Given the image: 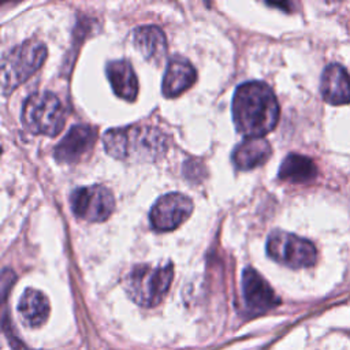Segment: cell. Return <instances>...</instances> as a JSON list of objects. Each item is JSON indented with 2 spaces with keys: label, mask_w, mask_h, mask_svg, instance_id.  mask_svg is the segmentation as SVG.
<instances>
[{
  "label": "cell",
  "mask_w": 350,
  "mask_h": 350,
  "mask_svg": "<svg viewBox=\"0 0 350 350\" xmlns=\"http://www.w3.org/2000/svg\"><path fill=\"white\" fill-rule=\"evenodd\" d=\"M279 119V104L272 89L261 81L241 83L232 97V120L246 138H262Z\"/></svg>",
  "instance_id": "cell-1"
},
{
  "label": "cell",
  "mask_w": 350,
  "mask_h": 350,
  "mask_svg": "<svg viewBox=\"0 0 350 350\" xmlns=\"http://www.w3.org/2000/svg\"><path fill=\"white\" fill-rule=\"evenodd\" d=\"M105 152L123 161H156L167 150V137L150 126L109 129L103 135Z\"/></svg>",
  "instance_id": "cell-2"
},
{
  "label": "cell",
  "mask_w": 350,
  "mask_h": 350,
  "mask_svg": "<svg viewBox=\"0 0 350 350\" xmlns=\"http://www.w3.org/2000/svg\"><path fill=\"white\" fill-rule=\"evenodd\" d=\"M174 278L171 262L165 265H135L124 280V288L130 298L145 308L156 306L167 294Z\"/></svg>",
  "instance_id": "cell-3"
},
{
  "label": "cell",
  "mask_w": 350,
  "mask_h": 350,
  "mask_svg": "<svg viewBox=\"0 0 350 350\" xmlns=\"http://www.w3.org/2000/svg\"><path fill=\"white\" fill-rule=\"evenodd\" d=\"M45 57L46 46L36 40H27L11 48L1 60L3 93H11L31 77L41 67Z\"/></svg>",
  "instance_id": "cell-4"
},
{
  "label": "cell",
  "mask_w": 350,
  "mask_h": 350,
  "mask_svg": "<svg viewBox=\"0 0 350 350\" xmlns=\"http://www.w3.org/2000/svg\"><path fill=\"white\" fill-rule=\"evenodd\" d=\"M21 118L30 133L53 137L64 126L66 111L53 93L36 92L25 100Z\"/></svg>",
  "instance_id": "cell-5"
},
{
  "label": "cell",
  "mask_w": 350,
  "mask_h": 350,
  "mask_svg": "<svg viewBox=\"0 0 350 350\" xmlns=\"http://www.w3.org/2000/svg\"><path fill=\"white\" fill-rule=\"evenodd\" d=\"M267 253L276 262L294 269L312 267L317 258L316 247L310 241L280 230L269 234Z\"/></svg>",
  "instance_id": "cell-6"
},
{
  "label": "cell",
  "mask_w": 350,
  "mask_h": 350,
  "mask_svg": "<svg viewBox=\"0 0 350 350\" xmlns=\"http://www.w3.org/2000/svg\"><path fill=\"white\" fill-rule=\"evenodd\" d=\"M70 204L72 213L88 221H103L115 208L112 193L98 185L77 187L70 196Z\"/></svg>",
  "instance_id": "cell-7"
},
{
  "label": "cell",
  "mask_w": 350,
  "mask_h": 350,
  "mask_svg": "<svg viewBox=\"0 0 350 350\" xmlns=\"http://www.w3.org/2000/svg\"><path fill=\"white\" fill-rule=\"evenodd\" d=\"M193 212V201L182 193L161 196L150 209V224L156 231H171L179 227Z\"/></svg>",
  "instance_id": "cell-8"
},
{
  "label": "cell",
  "mask_w": 350,
  "mask_h": 350,
  "mask_svg": "<svg viewBox=\"0 0 350 350\" xmlns=\"http://www.w3.org/2000/svg\"><path fill=\"white\" fill-rule=\"evenodd\" d=\"M97 139V131L89 124L72 126L56 145L53 156L59 163L74 164L89 154Z\"/></svg>",
  "instance_id": "cell-9"
},
{
  "label": "cell",
  "mask_w": 350,
  "mask_h": 350,
  "mask_svg": "<svg viewBox=\"0 0 350 350\" xmlns=\"http://www.w3.org/2000/svg\"><path fill=\"white\" fill-rule=\"evenodd\" d=\"M242 297L246 309L254 314L264 313L279 304L273 288L252 267L245 268L242 272Z\"/></svg>",
  "instance_id": "cell-10"
},
{
  "label": "cell",
  "mask_w": 350,
  "mask_h": 350,
  "mask_svg": "<svg viewBox=\"0 0 350 350\" xmlns=\"http://www.w3.org/2000/svg\"><path fill=\"white\" fill-rule=\"evenodd\" d=\"M323 98L332 105H343L350 103V75L340 64H328L320 82Z\"/></svg>",
  "instance_id": "cell-11"
},
{
  "label": "cell",
  "mask_w": 350,
  "mask_h": 350,
  "mask_svg": "<svg viewBox=\"0 0 350 350\" xmlns=\"http://www.w3.org/2000/svg\"><path fill=\"white\" fill-rule=\"evenodd\" d=\"M197 78V72L193 64L182 57H172L165 68L164 79H163V94L165 97H176L187 90Z\"/></svg>",
  "instance_id": "cell-12"
},
{
  "label": "cell",
  "mask_w": 350,
  "mask_h": 350,
  "mask_svg": "<svg viewBox=\"0 0 350 350\" xmlns=\"http://www.w3.org/2000/svg\"><path fill=\"white\" fill-rule=\"evenodd\" d=\"M134 48L150 63L159 64L167 53V40L157 26H139L133 31Z\"/></svg>",
  "instance_id": "cell-13"
},
{
  "label": "cell",
  "mask_w": 350,
  "mask_h": 350,
  "mask_svg": "<svg viewBox=\"0 0 350 350\" xmlns=\"http://www.w3.org/2000/svg\"><path fill=\"white\" fill-rule=\"evenodd\" d=\"M271 145L264 138H246L232 150V163L238 170H252L271 157Z\"/></svg>",
  "instance_id": "cell-14"
},
{
  "label": "cell",
  "mask_w": 350,
  "mask_h": 350,
  "mask_svg": "<svg viewBox=\"0 0 350 350\" xmlns=\"http://www.w3.org/2000/svg\"><path fill=\"white\" fill-rule=\"evenodd\" d=\"M107 75L116 96L133 101L138 94V79L131 64L124 60H112L107 64Z\"/></svg>",
  "instance_id": "cell-15"
},
{
  "label": "cell",
  "mask_w": 350,
  "mask_h": 350,
  "mask_svg": "<svg viewBox=\"0 0 350 350\" xmlns=\"http://www.w3.org/2000/svg\"><path fill=\"white\" fill-rule=\"evenodd\" d=\"M48 298L36 288H26L18 304V313L22 321L31 328L42 325L49 316Z\"/></svg>",
  "instance_id": "cell-16"
},
{
  "label": "cell",
  "mask_w": 350,
  "mask_h": 350,
  "mask_svg": "<svg viewBox=\"0 0 350 350\" xmlns=\"http://www.w3.org/2000/svg\"><path fill=\"white\" fill-rule=\"evenodd\" d=\"M317 175V167L312 159L290 153L284 157L279 168V179L290 183H308Z\"/></svg>",
  "instance_id": "cell-17"
}]
</instances>
